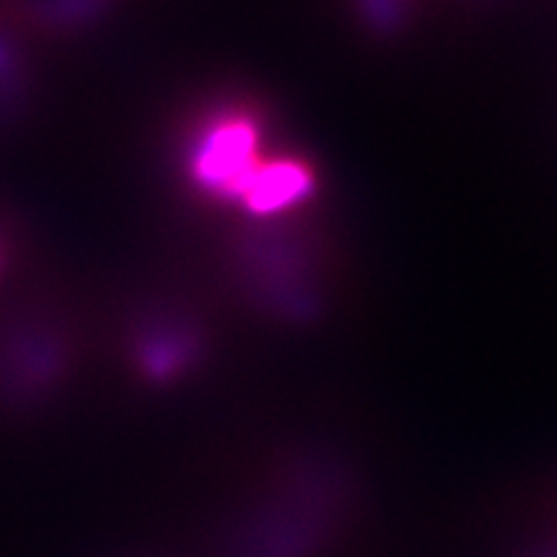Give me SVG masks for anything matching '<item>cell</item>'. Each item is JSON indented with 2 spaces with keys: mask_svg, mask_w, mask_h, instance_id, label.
I'll list each match as a JSON object with an SVG mask.
<instances>
[{
  "mask_svg": "<svg viewBox=\"0 0 557 557\" xmlns=\"http://www.w3.org/2000/svg\"><path fill=\"white\" fill-rule=\"evenodd\" d=\"M256 128L244 119H225L212 126L198 147L194 172L196 180L216 194L242 196L247 194L260 174L256 165Z\"/></svg>",
  "mask_w": 557,
  "mask_h": 557,
  "instance_id": "6da1fadb",
  "label": "cell"
}]
</instances>
